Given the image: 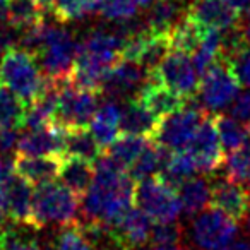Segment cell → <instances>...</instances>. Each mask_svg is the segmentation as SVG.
Instances as JSON below:
<instances>
[{"mask_svg":"<svg viewBox=\"0 0 250 250\" xmlns=\"http://www.w3.org/2000/svg\"><path fill=\"white\" fill-rule=\"evenodd\" d=\"M192 158L195 165V170L202 171V173H212L223 165L225 154H223V147L219 143L218 132H216L214 122L212 117H206L202 124L199 125V129L188 141V144L184 147Z\"/></svg>","mask_w":250,"mask_h":250,"instance_id":"8fae6325","label":"cell"},{"mask_svg":"<svg viewBox=\"0 0 250 250\" xmlns=\"http://www.w3.org/2000/svg\"><path fill=\"white\" fill-rule=\"evenodd\" d=\"M120 103L115 100H106L96 108L89 122V132L101 149H106L120 136Z\"/></svg>","mask_w":250,"mask_h":250,"instance_id":"e0dca14e","label":"cell"},{"mask_svg":"<svg viewBox=\"0 0 250 250\" xmlns=\"http://www.w3.org/2000/svg\"><path fill=\"white\" fill-rule=\"evenodd\" d=\"M184 238V229L177 221L153 223L149 235L151 245H178Z\"/></svg>","mask_w":250,"mask_h":250,"instance_id":"8d00e7d4","label":"cell"},{"mask_svg":"<svg viewBox=\"0 0 250 250\" xmlns=\"http://www.w3.org/2000/svg\"><path fill=\"white\" fill-rule=\"evenodd\" d=\"M98 5L100 0H52L46 12H50L55 21L65 24L94 14L98 11Z\"/></svg>","mask_w":250,"mask_h":250,"instance_id":"4dcf8cb0","label":"cell"},{"mask_svg":"<svg viewBox=\"0 0 250 250\" xmlns=\"http://www.w3.org/2000/svg\"><path fill=\"white\" fill-rule=\"evenodd\" d=\"M153 0H100L98 11L106 21L125 22L134 19Z\"/></svg>","mask_w":250,"mask_h":250,"instance_id":"1f68e13d","label":"cell"},{"mask_svg":"<svg viewBox=\"0 0 250 250\" xmlns=\"http://www.w3.org/2000/svg\"><path fill=\"white\" fill-rule=\"evenodd\" d=\"M146 81L147 72L139 63L120 59L103 77L100 93H104L108 100L127 101L137 96V93Z\"/></svg>","mask_w":250,"mask_h":250,"instance_id":"30bf717a","label":"cell"},{"mask_svg":"<svg viewBox=\"0 0 250 250\" xmlns=\"http://www.w3.org/2000/svg\"><path fill=\"white\" fill-rule=\"evenodd\" d=\"M231 65L238 77L240 84L250 87V48H243L235 59L231 60Z\"/></svg>","mask_w":250,"mask_h":250,"instance_id":"f35d334b","label":"cell"},{"mask_svg":"<svg viewBox=\"0 0 250 250\" xmlns=\"http://www.w3.org/2000/svg\"><path fill=\"white\" fill-rule=\"evenodd\" d=\"M206 117L208 111L202 110L201 104L185 101L184 106L158 120L151 139L167 151L184 149Z\"/></svg>","mask_w":250,"mask_h":250,"instance_id":"277c9868","label":"cell"},{"mask_svg":"<svg viewBox=\"0 0 250 250\" xmlns=\"http://www.w3.org/2000/svg\"><path fill=\"white\" fill-rule=\"evenodd\" d=\"M16 45H18V31L11 24H7V21H0V57Z\"/></svg>","mask_w":250,"mask_h":250,"instance_id":"ab89813d","label":"cell"},{"mask_svg":"<svg viewBox=\"0 0 250 250\" xmlns=\"http://www.w3.org/2000/svg\"><path fill=\"white\" fill-rule=\"evenodd\" d=\"M247 229H249V233H250V212H249V214H247Z\"/></svg>","mask_w":250,"mask_h":250,"instance_id":"7dc6e473","label":"cell"},{"mask_svg":"<svg viewBox=\"0 0 250 250\" xmlns=\"http://www.w3.org/2000/svg\"><path fill=\"white\" fill-rule=\"evenodd\" d=\"M219 57H221V31L206 29L201 45L195 48V52L192 53V57H190L192 62H194V67L197 69L199 76H201L209 65H212Z\"/></svg>","mask_w":250,"mask_h":250,"instance_id":"e575fe53","label":"cell"},{"mask_svg":"<svg viewBox=\"0 0 250 250\" xmlns=\"http://www.w3.org/2000/svg\"><path fill=\"white\" fill-rule=\"evenodd\" d=\"M134 204L149 216L153 223L177 221L182 214L177 190L158 175L137 182L134 187Z\"/></svg>","mask_w":250,"mask_h":250,"instance_id":"52a82bcc","label":"cell"},{"mask_svg":"<svg viewBox=\"0 0 250 250\" xmlns=\"http://www.w3.org/2000/svg\"><path fill=\"white\" fill-rule=\"evenodd\" d=\"M96 108V91L77 86V84L70 83V79L67 77V79H63L60 83L53 124L62 127L63 130L87 129V125H89Z\"/></svg>","mask_w":250,"mask_h":250,"instance_id":"8992f818","label":"cell"},{"mask_svg":"<svg viewBox=\"0 0 250 250\" xmlns=\"http://www.w3.org/2000/svg\"><path fill=\"white\" fill-rule=\"evenodd\" d=\"M218 250H250V240H235L233 238L231 242H228L225 247Z\"/></svg>","mask_w":250,"mask_h":250,"instance_id":"60d3db41","label":"cell"},{"mask_svg":"<svg viewBox=\"0 0 250 250\" xmlns=\"http://www.w3.org/2000/svg\"><path fill=\"white\" fill-rule=\"evenodd\" d=\"M111 228H113L118 242L122 243L125 250H134L149 243L153 219L147 214H144L139 208L132 206Z\"/></svg>","mask_w":250,"mask_h":250,"instance_id":"2e32d148","label":"cell"},{"mask_svg":"<svg viewBox=\"0 0 250 250\" xmlns=\"http://www.w3.org/2000/svg\"><path fill=\"white\" fill-rule=\"evenodd\" d=\"M229 106V117L236 118L238 122H249L250 120V87L243 91H238Z\"/></svg>","mask_w":250,"mask_h":250,"instance_id":"74e56055","label":"cell"},{"mask_svg":"<svg viewBox=\"0 0 250 250\" xmlns=\"http://www.w3.org/2000/svg\"><path fill=\"white\" fill-rule=\"evenodd\" d=\"M146 9V21L143 24L151 35H168L184 16L180 0H153Z\"/></svg>","mask_w":250,"mask_h":250,"instance_id":"7402d4cb","label":"cell"},{"mask_svg":"<svg viewBox=\"0 0 250 250\" xmlns=\"http://www.w3.org/2000/svg\"><path fill=\"white\" fill-rule=\"evenodd\" d=\"M136 182L104 153L94 161V177L79 202L84 223L113 226L134 204Z\"/></svg>","mask_w":250,"mask_h":250,"instance_id":"6da1fadb","label":"cell"},{"mask_svg":"<svg viewBox=\"0 0 250 250\" xmlns=\"http://www.w3.org/2000/svg\"><path fill=\"white\" fill-rule=\"evenodd\" d=\"M103 149L98 146L94 137L86 129H72L65 130V139H63V156L81 158L86 161H94L101 156ZM62 156V158H63Z\"/></svg>","mask_w":250,"mask_h":250,"instance_id":"83f0119b","label":"cell"},{"mask_svg":"<svg viewBox=\"0 0 250 250\" xmlns=\"http://www.w3.org/2000/svg\"><path fill=\"white\" fill-rule=\"evenodd\" d=\"M240 33H242V38H243V42H245V45L250 48V9L245 12V19H243V22H242Z\"/></svg>","mask_w":250,"mask_h":250,"instance_id":"b9f144b4","label":"cell"},{"mask_svg":"<svg viewBox=\"0 0 250 250\" xmlns=\"http://www.w3.org/2000/svg\"><path fill=\"white\" fill-rule=\"evenodd\" d=\"M60 156H21L16 154L14 170L31 185H42L59 178Z\"/></svg>","mask_w":250,"mask_h":250,"instance_id":"d6986e66","label":"cell"},{"mask_svg":"<svg viewBox=\"0 0 250 250\" xmlns=\"http://www.w3.org/2000/svg\"><path fill=\"white\" fill-rule=\"evenodd\" d=\"M45 14L46 11L36 0H9L5 21L16 31H21V29H26L40 22L45 18Z\"/></svg>","mask_w":250,"mask_h":250,"instance_id":"f546056e","label":"cell"},{"mask_svg":"<svg viewBox=\"0 0 250 250\" xmlns=\"http://www.w3.org/2000/svg\"><path fill=\"white\" fill-rule=\"evenodd\" d=\"M247 130H249V134H250V120H249V127H247Z\"/></svg>","mask_w":250,"mask_h":250,"instance_id":"c3c4849f","label":"cell"},{"mask_svg":"<svg viewBox=\"0 0 250 250\" xmlns=\"http://www.w3.org/2000/svg\"><path fill=\"white\" fill-rule=\"evenodd\" d=\"M36 231L40 229L29 225L7 221L0 228V250H42Z\"/></svg>","mask_w":250,"mask_h":250,"instance_id":"484cf974","label":"cell"},{"mask_svg":"<svg viewBox=\"0 0 250 250\" xmlns=\"http://www.w3.org/2000/svg\"><path fill=\"white\" fill-rule=\"evenodd\" d=\"M247 184H249V187H250V178H249V180H247Z\"/></svg>","mask_w":250,"mask_h":250,"instance_id":"681fc988","label":"cell"},{"mask_svg":"<svg viewBox=\"0 0 250 250\" xmlns=\"http://www.w3.org/2000/svg\"><path fill=\"white\" fill-rule=\"evenodd\" d=\"M65 130L57 124L29 129L21 134L16 153L21 156H63Z\"/></svg>","mask_w":250,"mask_h":250,"instance_id":"5bb4252c","label":"cell"},{"mask_svg":"<svg viewBox=\"0 0 250 250\" xmlns=\"http://www.w3.org/2000/svg\"><path fill=\"white\" fill-rule=\"evenodd\" d=\"M94 177V163L81 158L63 156L60 161L59 178L62 185H65L69 190H72L76 195H83L89 188Z\"/></svg>","mask_w":250,"mask_h":250,"instance_id":"603a6c76","label":"cell"},{"mask_svg":"<svg viewBox=\"0 0 250 250\" xmlns=\"http://www.w3.org/2000/svg\"><path fill=\"white\" fill-rule=\"evenodd\" d=\"M42 250H93L79 228V223L60 226L55 235L42 245Z\"/></svg>","mask_w":250,"mask_h":250,"instance_id":"836d02e7","label":"cell"},{"mask_svg":"<svg viewBox=\"0 0 250 250\" xmlns=\"http://www.w3.org/2000/svg\"><path fill=\"white\" fill-rule=\"evenodd\" d=\"M240 86L242 84L236 77L231 62L218 59L201 74L195 93L199 94L202 110L218 113L231 103L240 91Z\"/></svg>","mask_w":250,"mask_h":250,"instance_id":"5b68a950","label":"cell"},{"mask_svg":"<svg viewBox=\"0 0 250 250\" xmlns=\"http://www.w3.org/2000/svg\"><path fill=\"white\" fill-rule=\"evenodd\" d=\"M0 197L4 201L7 221L31 226L33 187L28 180L14 171L0 182Z\"/></svg>","mask_w":250,"mask_h":250,"instance_id":"7c38bea8","label":"cell"},{"mask_svg":"<svg viewBox=\"0 0 250 250\" xmlns=\"http://www.w3.org/2000/svg\"><path fill=\"white\" fill-rule=\"evenodd\" d=\"M7 223V214H5V208H4V201L0 197V228Z\"/></svg>","mask_w":250,"mask_h":250,"instance_id":"f6af8a7d","label":"cell"},{"mask_svg":"<svg viewBox=\"0 0 250 250\" xmlns=\"http://www.w3.org/2000/svg\"><path fill=\"white\" fill-rule=\"evenodd\" d=\"M223 168H225V178L231 182L243 184L250 178V141L245 143L242 147L231 151L226 160H223Z\"/></svg>","mask_w":250,"mask_h":250,"instance_id":"d590c367","label":"cell"},{"mask_svg":"<svg viewBox=\"0 0 250 250\" xmlns=\"http://www.w3.org/2000/svg\"><path fill=\"white\" fill-rule=\"evenodd\" d=\"M204 33L206 28H202L201 24H197V22L192 21L190 18H187L184 14L168 33L170 50H177V52L192 55L195 52V48L201 45Z\"/></svg>","mask_w":250,"mask_h":250,"instance_id":"cb8c5ba5","label":"cell"},{"mask_svg":"<svg viewBox=\"0 0 250 250\" xmlns=\"http://www.w3.org/2000/svg\"><path fill=\"white\" fill-rule=\"evenodd\" d=\"M209 206L223 211L236 223L243 221L250 212V188H245L238 182L219 178L211 184Z\"/></svg>","mask_w":250,"mask_h":250,"instance_id":"9a60e30c","label":"cell"},{"mask_svg":"<svg viewBox=\"0 0 250 250\" xmlns=\"http://www.w3.org/2000/svg\"><path fill=\"white\" fill-rule=\"evenodd\" d=\"M149 137L143 136H130V134H122L118 136L106 149L103 151L113 163H117L124 170H129L134 161L139 158L143 149L149 143Z\"/></svg>","mask_w":250,"mask_h":250,"instance_id":"d4e9b609","label":"cell"},{"mask_svg":"<svg viewBox=\"0 0 250 250\" xmlns=\"http://www.w3.org/2000/svg\"><path fill=\"white\" fill-rule=\"evenodd\" d=\"M0 84L18 94L24 104H29L42 93L45 76L35 53L12 46L0 57Z\"/></svg>","mask_w":250,"mask_h":250,"instance_id":"3957f363","label":"cell"},{"mask_svg":"<svg viewBox=\"0 0 250 250\" xmlns=\"http://www.w3.org/2000/svg\"><path fill=\"white\" fill-rule=\"evenodd\" d=\"M7 2L9 0H0V21H5V14H7Z\"/></svg>","mask_w":250,"mask_h":250,"instance_id":"bcb514c9","label":"cell"},{"mask_svg":"<svg viewBox=\"0 0 250 250\" xmlns=\"http://www.w3.org/2000/svg\"><path fill=\"white\" fill-rule=\"evenodd\" d=\"M136 100H139L151 113H154L158 118H161L165 115L171 113V111L178 110L180 106H184L187 98L180 96L173 89L147 77V81L143 84V87L137 93Z\"/></svg>","mask_w":250,"mask_h":250,"instance_id":"ac0fdd59","label":"cell"},{"mask_svg":"<svg viewBox=\"0 0 250 250\" xmlns=\"http://www.w3.org/2000/svg\"><path fill=\"white\" fill-rule=\"evenodd\" d=\"M185 16L202 28L221 33L240 24V12L223 0H190Z\"/></svg>","mask_w":250,"mask_h":250,"instance_id":"4fadbf2b","label":"cell"},{"mask_svg":"<svg viewBox=\"0 0 250 250\" xmlns=\"http://www.w3.org/2000/svg\"><path fill=\"white\" fill-rule=\"evenodd\" d=\"M147 77L173 89L180 96L192 98L197 91L201 76L187 53L170 50L165 55V59L156 65V69L147 74Z\"/></svg>","mask_w":250,"mask_h":250,"instance_id":"9c48e42d","label":"cell"},{"mask_svg":"<svg viewBox=\"0 0 250 250\" xmlns=\"http://www.w3.org/2000/svg\"><path fill=\"white\" fill-rule=\"evenodd\" d=\"M238 12H247L250 9V0H223Z\"/></svg>","mask_w":250,"mask_h":250,"instance_id":"7bdbcfd3","label":"cell"},{"mask_svg":"<svg viewBox=\"0 0 250 250\" xmlns=\"http://www.w3.org/2000/svg\"><path fill=\"white\" fill-rule=\"evenodd\" d=\"M212 122H214L223 151L231 153V151L238 149V147H242L243 144L250 141V134L245 125H243V122H238L236 118L229 117V115H216L212 118Z\"/></svg>","mask_w":250,"mask_h":250,"instance_id":"f1b7e54d","label":"cell"},{"mask_svg":"<svg viewBox=\"0 0 250 250\" xmlns=\"http://www.w3.org/2000/svg\"><path fill=\"white\" fill-rule=\"evenodd\" d=\"M24 111L26 104L22 103L21 98L4 84H0V129H12V127L22 129Z\"/></svg>","mask_w":250,"mask_h":250,"instance_id":"d6a6232c","label":"cell"},{"mask_svg":"<svg viewBox=\"0 0 250 250\" xmlns=\"http://www.w3.org/2000/svg\"><path fill=\"white\" fill-rule=\"evenodd\" d=\"M168 153L170 151L158 146L154 141H149L147 146L143 149V153L139 154V158L127 170V173L130 175V178L134 182L144 180V178H149V177H156L161 171V168H163Z\"/></svg>","mask_w":250,"mask_h":250,"instance_id":"4316f807","label":"cell"},{"mask_svg":"<svg viewBox=\"0 0 250 250\" xmlns=\"http://www.w3.org/2000/svg\"><path fill=\"white\" fill-rule=\"evenodd\" d=\"M160 118L151 113L139 100H127L120 110V134L151 137Z\"/></svg>","mask_w":250,"mask_h":250,"instance_id":"ffe728a7","label":"cell"},{"mask_svg":"<svg viewBox=\"0 0 250 250\" xmlns=\"http://www.w3.org/2000/svg\"><path fill=\"white\" fill-rule=\"evenodd\" d=\"M147 250H187V249L178 243V245H151Z\"/></svg>","mask_w":250,"mask_h":250,"instance_id":"ee69618b","label":"cell"},{"mask_svg":"<svg viewBox=\"0 0 250 250\" xmlns=\"http://www.w3.org/2000/svg\"><path fill=\"white\" fill-rule=\"evenodd\" d=\"M190 242L197 250H218L231 242L238 231V225L233 218L216 208L197 212L192 216Z\"/></svg>","mask_w":250,"mask_h":250,"instance_id":"ba28073f","label":"cell"},{"mask_svg":"<svg viewBox=\"0 0 250 250\" xmlns=\"http://www.w3.org/2000/svg\"><path fill=\"white\" fill-rule=\"evenodd\" d=\"M177 195L182 206V212L188 218L204 211L211 197V182L206 177H190L177 185Z\"/></svg>","mask_w":250,"mask_h":250,"instance_id":"44dd1931","label":"cell"},{"mask_svg":"<svg viewBox=\"0 0 250 250\" xmlns=\"http://www.w3.org/2000/svg\"><path fill=\"white\" fill-rule=\"evenodd\" d=\"M79 212V195L62 184L48 182L38 185L33 190L31 202V226L43 229L46 226L74 225Z\"/></svg>","mask_w":250,"mask_h":250,"instance_id":"7a4b0ae2","label":"cell"}]
</instances>
